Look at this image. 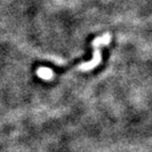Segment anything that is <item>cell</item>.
I'll return each mask as SVG.
<instances>
[{"label": "cell", "instance_id": "obj_2", "mask_svg": "<svg viewBox=\"0 0 152 152\" xmlns=\"http://www.w3.org/2000/svg\"><path fill=\"white\" fill-rule=\"evenodd\" d=\"M36 74L39 78L43 79V80H52L54 78L53 70H51L50 68H47V66H39L36 71Z\"/></svg>", "mask_w": 152, "mask_h": 152}, {"label": "cell", "instance_id": "obj_1", "mask_svg": "<svg viewBox=\"0 0 152 152\" xmlns=\"http://www.w3.org/2000/svg\"><path fill=\"white\" fill-rule=\"evenodd\" d=\"M111 34L107 33L104 34V36H99V37H96L93 40L92 45H93V57H92V60L88 62H85V64H81L78 66V69L83 72H88L93 70L94 68L98 66L102 61V55H100V47L102 45H107L110 43L111 41Z\"/></svg>", "mask_w": 152, "mask_h": 152}]
</instances>
